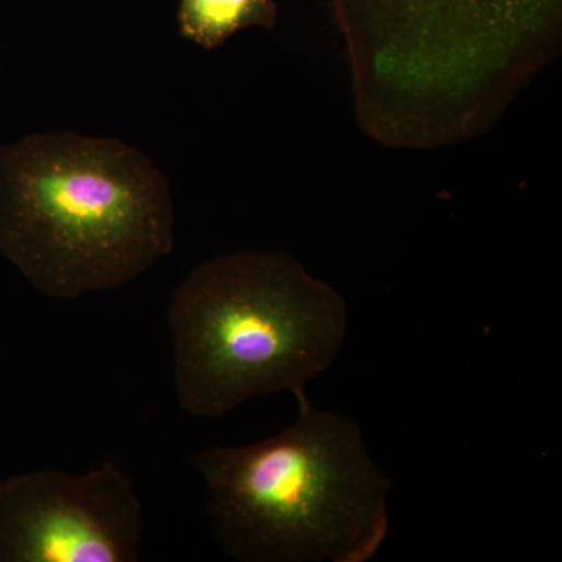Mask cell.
<instances>
[{"mask_svg": "<svg viewBox=\"0 0 562 562\" xmlns=\"http://www.w3.org/2000/svg\"><path fill=\"white\" fill-rule=\"evenodd\" d=\"M168 180L120 139L35 133L0 149V251L54 299L113 290L173 250Z\"/></svg>", "mask_w": 562, "mask_h": 562, "instance_id": "obj_1", "label": "cell"}, {"mask_svg": "<svg viewBox=\"0 0 562 562\" xmlns=\"http://www.w3.org/2000/svg\"><path fill=\"white\" fill-rule=\"evenodd\" d=\"M295 398L297 419L272 438L192 458L217 542L244 562L372 560L390 535V476L357 422Z\"/></svg>", "mask_w": 562, "mask_h": 562, "instance_id": "obj_2", "label": "cell"}, {"mask_svg": "<svg viewBox=\"0 0 562 562\" xmlns=\"http://www.w3.org/2000/svg\"><path fill=\"white\" fill-rule=\"evenodd\" d=\"M177 402L220 419L236 406L327 371L346 339V302L284 251L241 250L202 262L173 292Z\"/></svg>", "mask_w": 562, "mask_h": 562, "instance_id": "obj_3", "label": "cell"}, {"mask_svg": "<svg viewBox=\"0 0 562 562\" xmlns=\"http://www.w3.org/2000/svg\"><path fill=\"white\" fill-rule=\"evenodd\" d=\"M143 532L135 484L116 462L0 482V562L138 561Z\"/></svg>", "mask_w": 562, "mask_h": 562, "instance_id": "obj_4", "label": "cell"}, {"mask_svg": "<svg viewBox=\"0 0 562 562\" xmlns=\"http://www.w3.org/2000/svg\"><path fill=\"white\" fill-rule=\"evenodd\" d=\"M357 49L522 50L552 35L562 0H331Z\"/></svg>", "mask_w": 562, "mask_h": 562, "instance_id": "obj_5", "label": "cell"}, {"mask_svg": "<svg viewBox=\"0 0 562 562\" xmlns=\"http://www.w3.org/2000/svg\"><path fill=\"white\" fill-rule=\"evenodd\" d=\"M276 20V0H180L181 33L206 49L244 29L271 27Z\"/></svg>", "mask_w": 562, "mask_h": 562, "instance_id": "obj_6", "label": "cell"}]
</instances>
